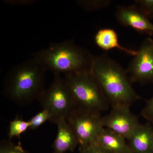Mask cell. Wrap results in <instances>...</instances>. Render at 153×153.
Instances as JSON below:
<instances>
[{
  "label": "cell",
  "instance_id": "8992f818",
  "mask_svg": "<svg viewBox=\"0 0 153 153\" xmlns=\"http://www.w3.org/2000/svg\"><path fill=\"white\" fill-rule=\"evenodd\" d=\"M75 134L79 148L94 144L104 128L101 114L75 108L66 119Z\"/></svg>",
  "mask_w": 153,
  "mask_h": 153
},
{
  "label": "cell",
  "instance_id": "5b68a950",
  "mask_svg": "<svg viewBox=\"0 0 153 153\" xmlns=\"http://www.w3.org/2000/svg\"><path fill=\"white\" fill-rule=\"evenodd\" d=\"M42 109L47 110L52 116L51 122L56 124L66 119L76 108L70 87L64 77L54 74L53 81L38 100Z\"/></svg>",
  "mask_w": 153,
  "mask_h": 153
},
{
  "label": "cell",
  "instance_id": "6da1fadb",
  "mask_svg": "<svg viewBox=\"0 0 153 153\" xmlns=\"http://www.w3.org/2000/svg\"><path fill=\"white\" fill-rule=\"evenodd\" d=\"M91 72L111 108L130 107L142 99L133 88L126 70L108 55L94 56Z\"/></svg>",
  "mask_w": 153,
  "mask_h": 153
},
{
  "label": "cell",
  "instance_id": "ffe728a7",
  "mask_svg": "<svg viewBox=\"0 0 153 153\" xmlns=\"http://www.w3.org/2000/svg\"><path fill=\"white\" fill-rule=\"evenodd\" d=\"M79 148V153H111L95 144L85 147Z\"/></svg>",
  "mask_w": 153,
  "mask_h": 153
},
{
  "label": "cell",
  "instance_id": "d6986e66",
  "mask_svg": "<svg viewBox=\"0 0 153 153\" xmlns=\"http://www.w3.org/2000/svg\"><path fill=\"white\" fill-rule=\"evenodd\" d=\"M134 2L149 17L153 16V0H136Z\"/></svg>",
  "mask_w": 153,
  "mask_h": 153
},
{
  "label": "cell",
  "instance_id": "277c9868",
  "mask_svg": "<svg viewBox=\"0 0 153 153\" xmlns=\"http://www.w3.org/2000/svg\"><path fill=\"white\" fill-rule=\"evenodd\" d=\"M74 98L76 108L101 114L110 104L91 71L64 75Z\"/></svg>",
  "mask_w": 153,
  "mask_h": 153
},
{
  "label": "cell",
  "instance_id": "7a4b0ae2",
  "mask_svg": "<svg viewBox=\"0 0 153 153\" xmlns=\"http://www.w3.org/2000/svg\"><path fill=\"white\" fill-rule=\"evenodd\" d=\"M33 59L54 74L91 71L94 55L72 40L51 44L32 53Z\"/></svg>",
  "mask_w": 153,
  "mask_h": 153
},
{
  "label": "cell",
  "instance_id": "4fadbf2b",
  "mask_svg": "<svg viewBox=\"0 0 153 153\" xmlns=\"http://www.w3.org/2000/svg\"><path fill=\"white\" fill-rule=\"evenodd\" d=\"M94 40L98 47L105 51L117 49L133 56L137 53V50L128 49L121 46L119 42L117 33L112 29H100L96 34Z\"/></svg>",
  "mask_w": 153,
  "mask_h": 153
},
{
  "label": "cell",
  "instance_id": "ba28073f",
  "mask_svg": "<svg viewBox=\"0 0 153 153\" xmlns=\"http://www.w3.org/2000/svg\"><path fill=\"white\" fill-rule=\"evenodd\" d=\"M129 106L112 108L108 114L102 117L103 126L127 140L140 124L138 118Z\"/></svg>",
  "mask_w": 153,
  "mask_h": 153
},
{
  "label": "cell",
  "instance_id": "8fae6325",
  "mask_svg": "<svg viewBox=\"0 0 153 153\" xmlns=\"http://www.w3.org/2000/svg\"><path fill=\"white\" fill-rule=\"evenodd\" d=\"M57 133L52 148L53 153H66L73 152L79 145L72 129L66 119L60 120L56 123Z\"/></svg>",
  "mask_w": 153,
  "mask_h": 153
},
{
  "label": "cell",
  "instance_id": "2e32d148",
  "mask_svg": "<svg viewBox=\"0 0 153 153\" xmlns=\"http://www.w3.org/2000/svg\"><path fill=\"white\" fill-rule=\"evenodd\" d=\"M52 116L47 110L42 109L29 120L30 123V129L36 130L44 124L46 122H51Z\"/></svg>",
  "mask_w": 153,
  "mask_h": 153
},
{
  "label": "cell",
  "instance_id": "7c38bea8",
  "mask_svg": "<svg viewBox=\"0 0 153 153\" xmlns=\"http://www.w3.org/2000/svg\"><path fill=\"white\" fill-rule=\"evenodd\" d=\"M94 144L111 153H131L126 139L105 128L98 135Z\"/></svg>",
  "mask_w": 153,
  "mask_h": 153
},
{
  "label": "cell",
  "instance_id": "5bb4252c",
  "mask_svg": "<svg viewBox=\"0 0 153 153\" xmlns=\"http://www.w3.org/2000/svg\"><path fill=\"white\" fill-rule=\"evenodd\" d=\"M30 127L29 121H26L17 117L14 120L10 122L8 134L9 140H11L15 137L20 138L21 135L30 129Z\"/></svg>",
  "mask_w": 153,
  "mask_h": 153
},
{
  "label": "cell",
  "instance_id": "9c48e42d",
  "mask_svg": "<svg viewBox=\"0 0 153 153\" xmlns=\"http://www.w3.org/2000/svg\"><path fill=\"white\" fill-rule=\"evenodd\" d=\"M116 17L120 24L142 34L153 35V24L149 16L137 5L118 7Z\"/></svg>",
  "mask_w": 153,
  "mask_h": 153
},
{
  "label": "cell",
  "instance_id": "ac0fdd59",
  "mask_svg": "<svg viewBox=\"0 0 153 153\" xmlns=\"http://www.w3.org/2000/svg\"><path fill=\"white\" fill-rule=\"evenodd\" d=\"M141 115L148 122L153 124V96L150 99L147 100L146 105L141 111Z\"/></svg>",
  "mask_w": 153,
  "mask_h": 153
},
{
  "label": "cell",
  "instance_id": "3957f363",
  "mask_svg": "<svg viewBox=\"0 0 153 153\" xmlns=\"http://www.w3.org/2000/svg\"><path fill=\"white\" fill-rule=\"evenodd\" d=\"M46 70L33 58L13 67L4 84L5 95L19 105L38 100L45 90Z\"/></svg>",
  "mask_w": 153,
  "mask_h": 153
},
{
  "label": "cell",
  "instance_id": "44dd1931",
  "mask_svg": "<svg viewBox=\"0 0 153 153\" xmlns=\"http://www.w3.org/2000/svg\"><path fill=\"white\" fill-rule=\"evenodd\" d=\"M4 2L13 6H25L32 4L36 2L34 0H6Z\"/></svg>",
  "mask_w": 153,
  "mask_h": 153
},
{
  "label": "cell",
  "instance_id": "e0dca14e",
  "mask_svg": "<svg viewBox=\"0 0 153 153\" xmlns=\"http://www.w3.org/2000/svg\"><path fill=\"white\" fill-rule=\"evenodd\" d=\"M8 140H3L0 143V153H30L20 145H16Z\"/></svg>",
  "mask_w": 153,
  "mask_h": 153
},
{
  "label": "cell",
  "instance_id": "9a60e30c",
  "mask_svg": "<svg viewBox=\"0 0 153 153\" xmlns=\"http://www.w3.org/2000/svg\"><path fill=\"white\" fill-rule=\"evenodd\" d=\"M110 0H79L76 1L77 5L86 11L99 10L110 5Z\"/></svg>",
  "mask_w": 153,
  "mask_h": 153
},
{
  "label": "cell",
  "instance_id": "30bf717a",
  "mask_svg": "<svg viewBox=\"0 0 153 153\" xmlns=\"http://www.w3.org/2000/svg\"><path fill=\"white\" fill-rule=\"evenodd\" d=\"M131 153H153V127L140 124L127 140Z\"/></svg>",
  "mask_w": 153,
  "mask_h": 153
},
{
  "label": "cell",
  "instance_id": "52a82bcc",
  "mask_svg": "<svg viewBox=\"0 0 153 153\" xmlns=\"http://www.w3.org/2000/svg\"><path fill=\"white\" fill-rule=\"evenodd\" d=\"M126 71L132 83H153V39H144Z\"/></svg>",
  "mask_w": 153,
  "mask_h": 153
}]
</instances>
